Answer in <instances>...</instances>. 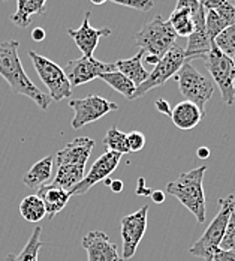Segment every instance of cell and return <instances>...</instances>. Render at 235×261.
<instances>
[{"label": "cell", "instance_id": "1", "mask_svg": "<svg viewBox=\"0 0 235 261\" xmlns=\"http://www.w3.org/2000/svg\"><path fill=\"white\" fill-rule=\"evenodd\" d=\"M18 41H3L0 44V75L9 84L11 90L17 95H24L42 110H48L51 99L41 92L32 80L27 77L18 56Z\"/></svg>", "mask_w": 235, "mask_h": 261}, {"label": "cell", "instance_id": "2", "mask_svg": "<svg viewBox=\"0 0 235 261\" xmlns=\"http://www.w3.org/2000/svg\"><path fill=\"white\" fill-rule=\"evenodd\" d=\"M207 165L182 173L177 180L166 185V192L174 195L186 209L189 210L199 224L205 222V194H204V174Z\"/></svg>", "mask_w": 235, "mask_h": 261}, {"label": "cell", "instance_id": "3", "mask_svg": "<svg viewBox=\"0 0 235 261\" xmlns=\"http://www.w3.org/2000/svg\"><path fill=\"white\" fill-rule=\"evenodd\" d=\"M220 209L214 219L211 221L204 234L201 236L195 245L189 249V254L193 257H199L204 260H210L213 254L220 248V242L226 231V227L229 224L231 215L235 213V195H228L219 200Z\"/></svg>", "mask_w": 235, "mask_h": 261}, {"label": "cell", "instance_id": "4", "mask_svg": "<svg viewBox=\"0 0 235 261\" xmlns=\"http://www.w3.org/2000/svg\"><path fill=\"white\" fill-rule=\"evenodd\" d=\"M175 39L177 35L171 24L165 21L162 15H156L135 35V45L145 54H153L162 59L169 48L175 45Z\"/></svg>", "mask_w": 235, "mask_h": 261}, {"label": "cell", "instance_id": "5", "mask_svg": "<svg viewBox=\"0 0 235 261\" xmlns=\"http://www.w3.org/2000/svg\"><path fill=\"white\" fill-rule=\"evenodd\" d=\"M174 79L177 80L180 92L186 101L196 105L205 116V104L211 99L214 92L213 80L201 74L190 62H184Z\"/></svg>", "mask_w": 235, "mask_h": 261}, {"label": "cell", "instance_id": "6", "mask_svg": "<svg viewBox=\"0 0 235 261\" xmlns=\"http://www.w3.org/2000/svg\"><path fill=\"white\" fill-rule=\"evenodd\" d=\"M28 57L33 62V66L38 72V77L45 84L48 89V96L51 101H63L72 96V86L69 80L66 79L63 68H60L52 60L38 54L36 51L30 50Z\"/></svg>", "mask_w": 235, "mask_h": 261}, {"label": "cell", "instance_id": "7", "mask_svg": "<svg viewBox=\"0 0 235 261\" xmlns=\"http://www.w3.org/2000/svg\"><path fill=\"white\" fill-rule=\"evenodd\" d=\"M205 66L209 69L210 75L213 77V83L217 84L222 99L226 105L234 104L235 93H234V65L232 60L220 51L214 42L211 44V50L209 56L204 59Z\"/></svg>", "mask_w": 235, "mask_h": 261}, {"label": "cell", "instance_id": "8", "mask_svg": "<svg viewBox=\"0 0 235 261\" xmlns=\"http://www.w3.org/2000/svg\"><path fill=\"white\" fill-rule=\"evenodd\" d=\"M184 62H186V59H184V50H182L177 45H174L172 48H169L168 53L157 62L155 69L152 72H149L147 80L135 89V93L132 96V101L144 96L152 89L165 84L171 77H175V74L180 71V68L183 66Z\"/></svg>", "mask_w": 235, "mask_h": 261}, {"label": "cell", "instance_id": "9", "mask_svg": "<svg viewBox=\"0 0 235 261\" xmlns=\"http://www.w3.org/2000/svg\"><path fill=\"white\" fill-rule=\"evenodd\" d=\"M69 107L74 110L75 116L72 119V128L81 129L89 123H93L106 114L117 111L119 105L98 95H89L81 99L69 101Z\"/></svg>", "mask_w": 235, "mask_h": 261}, {"label": "cell", "instance_id": "10", "mask_svg": "<svg viewBox=\"0 0 235 261\" xmlns=\"http://www.w3.org/2000/svg\"><path fill=\"white\" fill-rule=\"evenodd\" d=\"M66 79L69 80L72 87L85 84L95 79H99L106 72L115 71L114 63H105L95 57H79L75 60L68 62L66 68L63 69Z\"/></svg>", "mask_w": 235, "mask_h": 261}, {"label": "cell", "instance_id": "11", "mask_svg": "<svg viewBox=\"0 0 235 261\" xmlns=\"http://www.w3.org/2000/svg\"><path fill=\"white\" fill-rule=\"evenodd\" d=\"M147 213L149 206H142L139 210L122 218V240H123V255L122 260H131L135 255L139 242L147 230Z\"/></svg>", "mask_w": 235, "mask_h": 261}, {"label": "cell", "instance_id": "12", "mask_svg": "<svg viewBox=\"0 0 235 261\" xmlns=\"http://www.w3.org/2000/svg\"><path fill=\"white\" fill-rule=\"evenodd\" d=\"M122 156L123 155L115 153V152H109V150H106L105 153H102L101 156L95 161V164L92 165L90 171L87 174H84V179L77 186H74L69 191L71 197L72 195H84L92 186H95L96 183L104 182L105 179L109 177L111 173L119 167V164L122 161Z\"/></svg>", "mask_w": 235, "mask_h": 261}, {"label": "cell", "instance_id": "13", "mask_svg": "<svg viewBox=\"0 0 235 261\" xmlns=\"http://www.w3.org/2000/svg\"><path fill=\"white\" fill-rule=\"evenodd\" d=\"M82 248L87 252V261H123L119 255L117 245L109 242L104 231H90L81 240Z\"/></svg>", "mask_w": 235, "mask_h": 261}, {"label": "cell", "instance_id": "14", "mask_svg": "<svg viewBox=\"0 0 235 261\" xmlns=\"http://www.w3.org/2000/svg\"><path fill=\"white\" fill-rule=\"evenodd\" d=\"M89 17H90V12H85L82 24L78 29L66 30V33L74 39V42L77 44V47L81 50L84 57H93V53L99 45L101 38L111 35V29H108V27L95 29L93 26H90Z\"/></svg>", "mask_w": 235, "mask_h": 261}, {"label": "cell", "instance_id": "15", "mask_svg": "<svg viewBox=\"0 0 235 261\" xmlns=\"http://www.w3.org/2000/svg\"><path fill=\"white\" fill-rule=\"evenodd\" d=\"M95 147V140L89 137H78L74 141L68 143L62 150L57 152L55 162L57 167L60 165H75V167H84L92 155V150Z\"/></svg>", "mask_w": 235, "mask_h": 261}, {"label": "cell", "instance_id": "16", "mask_svg": "<svg viewBox=\"0 0 235 261\" xmlns=\"http://www.w3.org/2000/svg\"><path fill=\"white\" fill-rule=\"evenodd\" d=\"M195 30L187 38V47L184 50L186 62L192 59H205L211 50V41L205 32V11H201L196 17H193Z\"/></svg>", "mask_w": 235, "mask_h": 261}, {"label": "cell", "instance_id": "17", "mask_svg": "<svg viewBox=\"0 0 235 261\" xmlns=\"http://www.w3.org/2000/svg\"><path fill=\"white\" fill-rule=\"evenodd\" d=\"M36 195L42 200L48 219H54V216L57 213H60L62 210L65 209V206L68 204V201L71 198L69 191H65V189L57 188V186H52V185H44V186H41L38 189V194Z\"/></svg>", "mask_w": 235, "mask_h": 261}, {"label": "cell", "instance_id": "18", "mask_svg": "<svg viewBox=\"0 0 235 261\" xmlns=\"http://www.w3.org/2000/svg\"><path fill=\"white\" fill-rule=\"evenodd\" d=\"M48 0H17V11L11 17V23L20 29L32 24L36 15H45Z\"/></svg>", "mask_w": 235, "mask_h": 261}, {"label": "cell", "instance_id": "19", "mask_svg": "<svg viewBox=\"0 0 235 261\" xmlns=\"http://www.w3.org/2000/svg\"><path fill=\"white\" fill-rule=\"evenodd\" d=\"M171 120L179 129L189 130L193 129L204 117V114L199 111L196 105L189 101H182L171 110Z\"/></svg>", "mask_w": 235, "mask_h": 261}, {"label": "cell", "instance_id": "20", "mask_svg": "<svg viewBox=\"0 0 235 261\" xmlns=\"http://www.w3.org/2000/svg\"><path fill=\"white\" fill-rule=\"evenodd\" d=\"M144 54H145V51L139 50V53H136L131 59L119 60V62L114 63L115 65V69L119 72H122L125 77H128V79L131 80L136 87L139 84H142L147 80V77H149V72H147V69L142 65Z\"/></svg>", "mask_w": 235, "mask_h": 261}, {"label": "cell", "instance_id": "21", "mask_svg": "<svg viewBox=\"0 0 235 261\" xmlns=\"http://www.w3.org/2000/svg\"><path fill=\"white\" fill-rule=\"evenodd\" d=\"M54 156H45L39 159L23 177V182L28 189H39L44 183L48 182L52 176Z\"/></svg>", "mask_w": 235, "mask_h": 261}, {"label": "cell", "instance_id": "22", "mask_svg": "<svg viewBox=\"0 0 235 261\" xmlns=\"http://www.w3.org/2000/svg\"><path fill=\"white\" fill-rule=\"evenodd\" d=\"M84 179V167L75 165H60L57 167L55 177L50 185L62 188L65 191H71L74 186H77Z\"/></svg>", "mask_w": 235, "mask_h": 261}, {"label": "cell", "instance_id": "23", "mask_svg": "<svg viewBox=\"0 0 235 261\" xmlns=\"http://www.w3.org/2000/svg\"><path fill=\"white\" fill-rule=\"evenodd\" d=\"M20 213L27 222H39L47 216L45 206L38 195H27L20 203Z\"/></svg>", "mask_w": 235, "mask_h": 261}, {"label": "cell", "instance_id": "24", "mask_svg": "<svg viewBox=\"0 0 235 261\" xmlns=\"http://www.w3.org/2000/svg\"><path fill=\"white\" fill-rule=\"evenodd\" d=\"M99 79L105 81L109 87H112L115 92H119L120 95H123L128 101H132V96L135 93L136 86L128 77H125L122 72H119L115 69L112 72H106L104 75H101Z\"/></svg>", "mask_w": 235, "mask_h": 261}, {"label": "cell", "instance_id": "25", "mask_svg": "<svg viewBox=\"0 0 235 261\" xmlns=\"http://www.w3.org/2000/svg\"><path fill=\"white\" fill-rule=\"evenodd\" d=\"M168 23L174 29V32H175L177 36L189 38L193 33V30H195L192 14L187 9H179V8H175L172 11V14L169 15Z\"/></svg>", "mask_w": 235, "mask_h": 261}, {"label": "cell", "instance_id": "26", "mask_svg": "<svg viewBox=\"0 0 235 261\" xmlns=\"http://www.w3.org/2000/svg\"><path fill=\"white\" fill-rule=\"evenodd\" d=\"M41 233H42V228L36 227L33 230L32 236H30L28 242L26 243L24 249L18 255H8L6 261H38L39 249L44 245L42 240H41Z\"/></svg>", "mask_w": 235, "mask_h": 261}, {"label": "cell", "instance_id": "27", "mask_svg": "<svg viewBox=\"0 0 235 261\" xmlns=\"http://www.w3.org/2000/svg\"><path fill=\"white\" fill-rule=\"evenodd\" d=\"M104 144L108 147L109 152H115L120 155L129 153L128 149V141H126V134L117 129L115 126L109 128L106 135L104 137Z\"/></svg>", "mask_w": 235, "mask_h": 261}, {"label": "cell", "instance_id": "28", "mask_svg": "<svg viewBox=\"0 0 235 261\" xmlns=\"http://www.w3.org/2000/svg\"><path fill=\"white\" fill-rule=\"evenodd\" d=\"M214 45L231 59L235 54V24L228 26L223 32H220L214 39Z\"/></svg>", "mask_w": 235, "mask_h": 261}, {"label": "cell", "instance_id": "29", "mask_svg": "<svg viewBox=\"0 0 235 261\" xmlns=\"http://www.w3.org/2000/svg\"><path fill=\"white\" fill-rule=\"evenodd\" d=\"M226 27H228V23L217 14V11H214V9L205 11V32H207L211 42H214L216 36L220 32H223Z\"/></svg>", "mask_w": 235, "mask_h": 261}, {"label": "cell", "instance_id": "30", "mask_svg": "<svg viewBox=\"0 0 235 261\" xmlns=\"http://www.w3.org/2000/svg\"><path fill=\"white\" fill-rule=\"evenodd\" d=\"M220 249L225 251H235V213L231 215L229 224L226 227V231L220 242Z\"/></svg>", "mask_w": 235, "mask_h": 261}, {"label": "cell", "instance_id": "31", "mask_svg": "<svg viewBox=\"0 0 235 261\" xmlns=\"http://www.w3.org/2000/svg\"><path fill=\"white\" fill-rule=\"evenodd\" d=\"M126 141H128L129 152H139L145 146V137L139 130H132L129 134H126Z\"/></svg>", "mask_w": 235, "mask_h": 261}, {"label": "cell", "instance_id": "32", "mask_svg": "<svg viewBox=\"0 0 235 261\" xmlns=\"http://www.w3.org/2000/svg\"><path fill=\"white\" fill-rule=\"evenodd\" d=\"M109 2L115 5H122V6H128L136 11H142V12H147L155 6L153 0H109Z\"/></svg>", "mask_w": 235, "mask_h": 261}, {"label": "cell", "instance_id": "33", "mask_svg": "<svg viewBox=\"0 0 235 261\" xmlns=\"http://www.w3.org/2000/svg\"><path fill=\"white\" fill-rule=\"evenodd\" d=\"M175 8H179V9H187V11L192 14V18H193L195 15H198V14L204 9V8L199 5L198 0H177ZM204 11H205V9H204Z\"/></svg>", "mask_w": 235, "mask_h": 261}, {"label": "cell", "instance_id": "34", "mask_svg": "<svg viewBox=\"0 0 235 261\" xmlns=\"http://www.w3.org/2000/svg\"><path fill=\"white\" fill-rule=\"evenodd\" d=\"M211 261H235V251H225V249H217L213 257L210 258Z\"/></svg>", "mask_w": 235, "mask_h": 261}, {"label": "cell", "instance_id": "35", "mask_svg": "<svg viewBox=\"0 0 235 261\" xmlns=\"http://www.w3.org/2000/svg\"><path fill=\"white\" fill-rule=\"evenodd\" d=\"M198 2L205 11H209V9H219L220 6H223L225 3H228L231 0H198Z\"/></svg>", "mask_w": 235, "mask_h": 261}, {"label": "cell", "instance_id": "36", "mask_svg": "<svg viewBox=\"0 0 235 261\" xmlns=\"http://www.w3.org/2000/svg\"><path fill=\"white\" fill-rule=\"evenodd\" d=\"M152 192H153V191H152L150 188L145 186L144 177H139V179H138V186H136V194H138V195H142V197H150Z\"/></svg>", "mask_w": 235, "mask_h": 261}, {"label": "cell", "instance_id": "37", "mask_svg": "<svg viewBox=\"0 0 235 261\" xmlns=\"http://www.w3.org/2000/svg\"><path fill=\"white\" fill-rule=\"evenodd\" d=\"M155 105H156L159 113H162V114H165V116H171V107L168 104V101H165L163 98H159Z\"/></svg>", "mask_w": 235, "mask_h": 261}, {"label": "cell", "instance_id": "38", "mask_svg": "<svg viewBox=\"0 0 235 261\" xmlns=\"http://www.w3.org/2000/svg\"><path fill=\"white\" fill-rule=\"evenodd\" d=\"M45 36H47V33H45V30H44L42 27H36V29H33V30H32V39H33L35 42H41V41H44V39H45Z\"/></svg>", "mask_w": 235, "mask_h": 261}, {"label": "cell", "instance_id": "39", "mask_svg": "<svg viewBox=\"0 0 235 261\" xmlns=\"http://www.w3.org/2000/svg\"><path fill=\"white\" fill-rule=\"evenodd\" d=\"M150 197H152V200L155 203H157V204H160V203L165 201V192H162V191H153Z\"/></svg>", "mask_w": 235, "mask_h": 261}, {"label": "cell", "instance_id": "40", "mask_svg": "<svg viewBox=\"0 0 235 261\" xmlns=\"http://www.w3.org/2000/svg\"><path fill=\"white\" fill-rule=\"evenodd\" d=\"M196 156L199 158V159H207L210 156V149L209 147H199L198 150H196Z\"/></svg>", "mask_w": 235, "mask_h": 261}, {"label": "cell", "instance_id": "41", "mask_svg": "<svg viewBox=\"0 0 235 261\" xmlns=\"http://www.w3.org/2000/svg\"><path fill=\"white\" fill-rule=\"evenodd\" d=\"M109 188L112 189V192H122L123 191V182L122 180H112Z\"/></svg>", "mask_w": 235, "mask_h": 261}, {"label": "cell", "instance_id": "42", "mask_svg": "<svg viewBox=\"0 0 235 261\" xmlns=\"http://www.w3.org/2000/svg\"><path fill=\"white\" fill-rule=\"evenodd\" d=\"M144 59H145V63H149V65H155V66L157 65V62L160 60L159 57L153 56V54H144Z\"/></svg>", "mask_w": 235, "mask_h": 261}, {"label": "cell", "instance_id": "43", "mask_svg": "<svg viewBox=\"0 0 235 261\" xmlns=\"http://www.w3.org/2000/svg\"><path fill=\"white\" fill-rule=\"evenodd\" d=\"M90 2H92L93 5H96V6H101V5H104L106 0H90Z\"/></svg>", "mask_w": 235, "mask_h": 261}, {"label": "cell", "instance_id": "44", "mask_svg": "<svg viewBox=\"0 0 235 261\" xmlns=\"http://www.w3.org/2000/svg\"><path fill=\"white\" fill-rule=\"evenodd\" d=\"M111 182H112V180H111L109 177H106V179H105V180H104V183H105V185H106V186H109V185H111Z\"/></svg>", "mask_w": 235, "mask_h": 261}, {"label": "cell", "instance_id": "45", "mask_svg": "<svg viewBox=\"0 0 235 261\" xmlns=\"http://www.w3.org/2000/svg\"><path fill=\"white\" fill-rule=\"evenodd\" d=\"M231 60H232V65H234V79H235V54L231 57Z\"/></svg>", "mask_w": 235, "mask_h": 261}, {"label": "cell", "instance_id": "46", "mask_svg": "<svg viewBox=\"0 0 235 261\" xmlns=\"http://www.w3.org/2000/svg\"><path fill=\"white\" fill-rule=\"evenodd\" d=\"M234 93H235V79H234Z\"/></svg>", "mask_w": 235, "mask_h": 261}, {"label": "cell", "instance_id": "47", "mask_svg": "<svg viewBox=\"0 0 235 261\" xmlns=\"http://www.w3.org/2000/svg\"><path fill=\"white\" fill-rule=\"evenodd\" d=\"M3 2H8V0H3Z\"/></svg>", "mask_w": 235, "mask_h": 261}, {"label": "cell", "instance_id": "48", "mask_svg": "<svg viewBox=\"0 0 235 261\" xmlns=\"http://www.w3.org/2000/svg\"><path fill=\"white\" fill-rule=\"evenodd\" d=\"M205 261H211V260H205Z\"/></svg>", "mask_w": 235, "mask_h": 261}]
</instances>
